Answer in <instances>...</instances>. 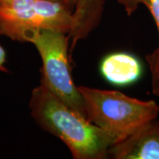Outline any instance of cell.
I'll use <instances>...</instances> for the list:
<instances>
[{"mask_svg":"<svg viewBox=\"0 0 159 159\" xmlns=\"http://www.w3.org/2000/svg\"><path fill=\"white\" fill-rule=\"evenodd\" d=\"M104 0H78L74 8L72 28L69 32L70 50L73 51L80 40L85 39L101 21Z\"/></svg>","mask_w":159,"mask_h":159,"instance_id":"7","label":"cell"},{"mask_svg":"<svg viewBox=\"0 0 159 159\" xmlns=\"http://www.w3.org/2000/svg\"><path fill=\"white\" fill-rule=\"evenodd\" d=\"M88 119L113 138L114 143L134 134L157 118L154 100H140L115 90L78 86Z\"/></svg>","mask_w":159,"mask_h":159,"instance_id":"2","label":"cell"},{"mask_svg":"<svg viewBox=\"0 0 159 159\" xmlns=\"http://www.w3.org/2000/svg\"><path fill=\"white\" fill-rule=\"evenodd\" d=\"M51 1H56V2H60V3H63L66 6H68L69 7L74 9L75 8V6H76V3L78 0H51Z\"/></svg>","mask_w":159,"mask_h":159,"instance_id":"11","label":"cell"},{"mask_svg":"<svg viewBox=\"0 0 159 159\" xmlns=\"http://www.w3.org/2000/svg\"><path fill=\"white\" fill-rule=\"evenodd\" d=\"M37 0H0V35L29 43L39 29L36 22Z\"/></svg>","mask_w":159,"mask_h":159,"instance_id":"4","label":"cell"},{"mask_svg":"<svg viewBox=\"0 0 159 159\" xmlns=\"http://www.w3.org/2000/svg\"><path fill=\"white\" fill-rule=\"evenodd\" d=\"M115 159H159V121L157 119L109 148Z\"/></svg>","mask_w":159,"mask_h":159,"instance_id":"5","label":"cell"},{"mask_svg":"<svg viewBox=\"0 0 159 159\" xmlns=\"http://www.w3.org/2000/svg\"><path fill=\"white\" fill-rule=\"evenodd\" d=\"M6 50L0 45V72L8 73V69L6 67Z\"/></svg>","mask_w":159,"mask_h":159,"instance_id":"10","label":"cell"},{"mask_svg":"<svg viewBox=\"0 0 159 159\" xmlns=\"http://www.w3.org/2000/svg\"><path fill=\"white\" fill-rule=\"evenodd\" d=\"M69 40L67 34L40 29L34 33L29 43L34 44L42 58L41 83L65 103L87 118L83 98L71 74Z\"/></svg>","mask_w":159,"mask_h":159,"instance_id":"3","label":"cell"},{"mask_svg":"<svg viewBox=\"0 0 159 159\" xmlns=\"http://www.w3.org/2000/svg\"><path fill=\"white\" fill-rule=\"evenodd\" d=\"M124 7L128 16L136 11L139 6H144L153 17L158 32V45L152 52L146 55L145 59L151 74L152 94L159 97V0H117Z\"/></svg>","mask_w":159,"mask_h":159,"instance_id":"9","label":"cell"},{"mask_svg":"<svg viewBox=\"0 0 159 159\" xmlns=\"http://www.w3.org/2000/svg\"><path fill=\"white\" fill-rule=\"evenodd\" d=\"M36 22L38 29H46L69 34L74 19V9L56 1L37 0Z\"/></svg>","mask_w":159,"mask_h":159,"instance_id":"8","label":"cell"},{"mask_svg":"<svg viewBox=\"0 0 159 159\" xmlns=\"http://www.w3.org/2000/svg\"><path fill=\"white\" fill-rule=\"evenodd\" d=\"M100 74L110 84L126 87L135 83L143 73L142 62L134 54L125 51L113 52L100 63Z\"/></svg>","mask_w":159,"mask_h":159,"instance_id":"6","label":"cell"},{"mask_svg":"<svg viewBox=\"0 0 159 159\" xmlns=\"http://www.w3.org/2000/svg\"><path fill=\"white\" fill-rule=\"evenodd\" d=\"M31 116L42 129L59 138L75 159H102L114 144L111 135L68 106L43 83L32 90Z\"/></svg>","mask_w":159,"mask_h":159,"instance_id":"1","label":"cell"}]
</instances>
